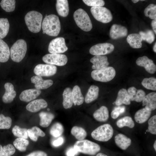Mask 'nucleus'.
I'll return each mask as SVG.
<instances>
[{
  "instance_id": "nucleus-39",
  "label": "nucleus",
  "mask_w": 156,
  "mask_h": 156,
  "mask_svg": "<svg viewBox=\"0 0 156 156\" xmlns=\"http://www.w3.org/2000/svg\"><path fill=\"white\" fill-rule=\"evenodd\" d=\"M64 131L62 125L59 122H56L51 127L50 130L51 135L55 137H57L61 135Z\"/></svg>"
},
{
  "instance_id": "nucleus-9",
  "label": "nucleus",
  "mask_w": 156,
  "mask_h": 156,
  "mask_svg": "<svg viewBox=\"0 0 156 156\" xmlns=\"http://www.w3.org/2000/svg\"><path fill=\"white\" fill-rule=\"evenodd\" d=\"M68 49L65 39L63 37H58L52 40L50 42L48 50L51 54H59L64 53Z\"/></svg>"
},
{
  "instance_id": "nucleus-5",
  "label": "nucleus",
  "mask_w": 156,
  "mask_h": 156,
  "mask_svg": "<svg viewBox=\"0 0 156 156\" xmlns=\"http://www.w3.org/2000/svg\"><path fill=\"white\" fill-rule=\"evenodd\" d=\"M114 130L112 126L109 124L101 125L93 131L92 137L94 140L101 142H107L112 137Z\"/></svg>"
},
{
  "instance_id": "nucleus-15",
  "label": "nucleus",
  "mask_w": 156,
  "mask_h": 156,
  "mask_svg": "<svg viewBox=\"0 0 156 156\" xmlns=\"http://www.w3.org/2000/svg\"><path fill=\"white\" fill-rule=\"evenodd\" d=\"M93 64L92 68L94 70H98L108 66L109 63L107 57L105 56L95 55L90 60Z\"/></svg>"
},
{
  "instance_id": "nucleus-10",
  "label": "nucleus",
  "mask_w": 156,
  "mask_h": 156,
  "mask_svg": "<svg viewBox=\"0 0 156 156\" xmlns=\"http://www.w3.org/2000/svg\"><path fill=\"white\" fill-rule=\"evenodd\" d=\"M44 62L48 64L63 66L67 63L68 58L66 55L60 54H48L42 58Z\"/></svg>"
},
{
  "instance_id": "nucleus-46",
  "label": "nucleus",
  "mask_w": 156,
  "mask_h": 156,
  "mask_svg": "<svg viewBox=\"0 0 156 156\" xmlns=\"http://www.w3.org/2000/svg\"><path fill=\"white\" fill-rule=\"evenodd\" d=\"M125 107L124 106H118L115 107L112 111L111 115L112 118L113 119H116L121 114L125 111Z\"/></svg>"
},
{
  "instance_id": "nucleus-38",
  "label": "nucleus",
  "mask_w": 156,
  "mask_h": 156,
  "mask_svg": "<svg viewBox=\"0 0 156 156\" xmlns=\"http://www.w3.org/2000/svg\"><path fill=\"white\" fill-rule=\"evenodd\" d=\"M16 1L14 0H2L0 3L3 9L7 12L13 11L15 9Z\"/></svg>"
},
{
  "instance_id": "nucleus-34",
  "label": "nucleus",
  "mask_w": 156,
  "mask_h": 156,
  "mask_svg": "<svg viewBox=\"0 0 156 156\" xmlns=\"http://www.w3.org/2000/svg\"><path fill=\"white\" fill-rule=\"evenodd\" d=\"M10 24L7 18H0V39L5 38L8 34Z\"/></svg>"
},
{
  "instance_id": "nucleus-43",
  "label": "nucleus",
  "mask_w": 156,
  "mask_h": 156,
  "mask_svg": "<svg viewBox=\"0 0 156 156\" xmlns=\"http://www.w3.org/2000/svg\"><path fill=\"white\" fill-rule=\"evenodd\" d=\"M12 123L11 118L5 116L2 114H0V129H8L11 127Z\"/></svg>"
},
{
  "instance_id": "nucleus-22",
  "label": "nucleus",
  "mask_w": 156,
  "mask_h": 156,
  "mask_svg": "<svg viewBox=\"0 0 156 156\" xmlns=\"http://www.w3.org/2000/svg\"><path fill=\"white\" fill-rule=\"evenodd\" d=\"M114 140L117 146L123 150H126L131 143V140L129 138L121 133L115 136Z\"/></svg>"
},
{
  "instance_id": "nucleus-1",
  "label": "nucleus",
  "mask_w": 156,
  "mask_h": 156,
  "mask_svg": "<svg viewBox=\"0 0 156 156\" xmlns=\"http://www.w3.org/2000/svg\"><path fill=\"white\" fill-rule=\"evenodd\" d=\"M41 27L43 34H46L50 36H57L61 29L59 17L54 14H46L42 22Z\"/></svg>"
},
{
  "instance_id": "nucleus-55",
  "label": "nucleus",
  "mask_w": 156,
  "mask_h": 156,
  "mask_svg": "<svg viewBox=\"0 0 156 156\" xmlns=\"http://www.w3.org/2000/svg\"><path fill=\"white\" fill-rule=\"evenodd\" d=\"M153 50L155 53H156V43H155L153 47Z\"/></svg>"
},
{
  "instance_id": "nucleus-40",
  "label": "nucleus",
  "mask_w": 156,
  "mask_h": 156,
  "mask_svg": "<svg viewBox=\"0 0 156 156\" xmlns=\"http://www.w3.org/2000/svg\"><path fill=\"white\" fill-rule=\"evenodd\" d=\"M142 85L147 89L156 90V79L154 77L145 78L142 82Z\"/></svg>"
},
{
  "instance_id": "nucleus-47",
  "label": "nucleus",
  "mask_w": 156,
  "mask_h": 156,
  "mask_svg": "<svg viewBox=\"0 0 156 156\" xmlns=\"http://www.w3.org/2000/svg\"><path fill=\"white\" fill-rule=\"evenodd\" d=\"M83 2L88 6L102 7L105 5V2L103 0H83Z\"/></svg>"
},
{
  "instance_id": "nucleus-16",
  "label": "nucleus",
  "mask_w": 156,
  "mask_h": 156,
  "mask_svg": "<svg viewBox=\"0 0 156 156\" xmlns=\"http://www.w3.org/2000/svg\"><path fill=\"white\" fill-rule=\"evenodd\" d=\"M31 80L32 83L34 84L36 89L38 90L47 89L51 86L53 83L52 80H44L41 76L39 75L32 77Z\"/></svg>"
},
{
  "instance_id": "nucleus-45",
  "label": "nucleus",
  "mask_w": 156,
  "mask_h": 156,
  "mask_svg": "<svg viewBox=\"0 0 156 156\" xmlns=\"http://www.w3.org/2000/svg\"><path fill=\"white\" fill-rule=\"evenodd\" d=\"M148 131L152 134H156V116L151 117L148 121Z\"/></svg>"
},
{
  "instance_id": "nucleus-30",
  "label": "nucleus",
  "mask_w": 156,
  "mask_h": 156,
  "mask_svg": "<svg viewBox=\"0 0 156 156\" xmlns=\"http://www.w3.org/2000/svg\"><path fill=\"white\" fill-rule=\"evenodd\" d=\"M10 55V50L8 45L3 40L0 39V62H7Z\"/></svg>"
},
{
  "instance_id": "nucleus-24",
  "label": "nucleus",
  "mask_w": 156,
  "mask_h": 156,
  "mask_svg": "<svg viewBox=\"0 0 156 156\" xmlns=\"http://www.w3.org/2000/svg\"><path fill=\"white\" fill-rule=\"evenodd\" d=\"M115 103L118 106L122 104L129 105L131 104V100L126 89L122 88L119 91Z\"/></svg>"
},
{
  "instance_id": "nucleus-29",
  "label": "nucleus",
  "mask_w": 156,
  "mask_h": 156,
  "mask_svg": "<svg viewBox=\"0 0 156 156\" xmlns=\"http://www.w3.org/2000/svg\"><path fill=\"white\" fill-rule=\"evenodd\" d=\"M99 92V88L97 86L94 85L90 86L85 97V102L89 103L97 99Z\"/></svg>"
},
{
  "instance_id": "nucleus-2",
  "label": "nucleus",
  "mask_w": 156,
  "mask_h": 156,
  "mask_svg": "<svg viewBox=\"0 0 156 156\" xmlns=\"http://www.w3.org/2000/svg\"><path fill=\"white\" fill-rule=\"evenodd\" d=\"M43 16L40 12L32 10L28 12L25 17V23L29 30L33 33L41 30Z\"/></svg>"
},
{
  "instance_id": "nucleus-57",
  "label": "nucleus",
  "mask_w": 156,
  "mask_h": 156,
  "mask_svg": "<svg viewBox=\"0 0 156 156\" xmlns=\"http://www.w3.org/2000/svg\"><path fill=\"white\" fill-rule=\"evenodd\" d=\"M3 147L0 144V156H1V153Z\"/></svg>"
},
{
  "instance_id": "nucleus-54",
  "label": "nucleus",
  "mask_w": 156,
  "mask_h": 156,
  "mask_svg": "<svg viewBox=\"0 0 156 156\" xmlns=\"http://www.w3.org/2000/svg\"><path fill=\"white\" fill-rule=\"evenodd\" d=\"M96 156H108L103 153H98L96 155Z\"/></svg>"
},
{
  "instance_id": "nucleus-33",
  "label": "nucleus",
  "mask_w": 156,
  "mask_h": 156,
  "mask_svg": "<svg viewBox=\"0 0 156 156\" xmlns=\"http://www.w3.org/2000/svg\"><path fill=\"white\" fill-rule=\"evenodd\" d=\"M116 124L119 128L127 127L130 128H133L135 123L132 118L129 116H125L118 120Z\"/></svg>"
},
{
  "instance_id": "nucleus-56",
  "label": "nucleus",
  "mask_w": 156,
  "mask_h": 156,
  "mask_svg": "<svg viewBox=\"0 0 156 156\" xmlns=\"http://www.w3.org/2000/svg\"><path fill=\"white\" fill-rule=\"evenodd\" d=\"M153 147L154 148V149L155 151H156V140L155 141L154 144H153Z\"/></svg>"
},
{
  "instance_id": "nucleus-19",
  "label": "nucleus",
  "mask_w": 156,
  "mask_h": 156,
  "mask_svg": "<svg viewBox=\"0 0 156 156\" xmlns=\"http://www.w3.org/2000/svg\"><path fill=\"white\" fill-rule=\"evenodd\" d=\"M48 105L47 102L44 99H40L34 100L29 102L26 106V109L31 112L39 111L41 109L46 108Z\"/></svg>"
},
{
  "instance_id": "nucleus-11",
  "label": "nucleus",
  "mask_w": 156,
  "mask_h": 156,
  "mask_svg": "<svg viewBox=\"0 0 156 156\" xmlns=\"http://www.w3.org/2000/svg\"><path fill=\"white\" fill-rule=\"evenodd\" d=\"M114 45L109 43H99L92 47L90 53L93 55H104L112 53L114 49Z\"/></svg>"
},
{
  "instance_id": "nucleus-52",
  "label": "nucleus",
  "mask_w": 156,
  "mask_h": 156,
  "mask_svg": "<svg viewBox=\"0 0 156 156\" xmlns=\"http://www.w3.org/2000/svg\"><path fill=\"white\" fill-rule=\"evenodd\" d=\"M27 133L28 136L31 140L34 142L37 141L38 138L34 135L31 129H27Z\"/></svg>"
},
{
  "instance_id": "nucleus-44",
  "label": "nucleus",
  "mask_w": 156,
  "mask_h": 156,
  "mask_svg": "<svg viewBox=\"0 0 156 156\" xmlns=\"http://www.w3.org/2000/svg\"><path fill=\"white\" fill-rule=\"evenodd\" d=\"M15 149L12 145L8 144L3 147L1 156H11L15 152Z\"/></svg>"
},
{
  "instance_id": "nucleus-6",
  "label": "nucleus",
  "mask_w": 156,
  "mask_h": 156,
  "mask_svg": "<svg viewBox=\"0 0 156 156\" xmlns=\"http://www.w3.org/2000/svg\"><path fill=\"white\" fill-rule=\"evenodd\" d=\"M73 17L77 26L86 31H90L92 28L90 18L87 12L83 9L79 8L73 14Z\"/></svg>"
},
{
  "instance_id": "nucleus-53",
  "label": "nucleus",
  "mask_w": 156,
  "mask_h": 156,
  "mask_svg": "<svg viewBox=\"0 0 156 156\" xmlns=\"http://www.w3.org/2000/svg\"><path fill=\"white\" fill-rule=\"evenodd\" d=\"M151 25L155 33L156 34V18L153 19L151 23Z\"/></svg>"
},
{
  "instance_id": "nucleus-41",
  "label": "nucleus",
  "mask_w": 156,
  "mask_h": 156,
  "mask_svg": "<svg viewBox=\"0 0 156 156\" xmlns=\"http://www.w3.org/2000/svg\"><path fill=\"white\" fill-rule=\"evenodd\" d=\"M13 135L18 138L27 139L28 138L27 129L25 128H21L17 125H15L12 129Z\"/></svg>"
},
{
  "instance_id": "nucleus-25",
  "label": "nucleus",
  "mask_w": 156,
  "mask_h": 156,
  "mask_svg": "<svg viewBox=\"0 0 156 156\" xmlns=\"http://www.w3.org/2000/svg\"><path fill=\"white\" fill-rule=\"evenodd\" d=\"M56 7L58 14L60 16L66 17L69 12V5L67 0H57Z\"/></svg>"
},
{
  "instance_id": "nucleus-21",
  "label": "nucleus",
  "mask_w": 156,
  "mask_h": 156,
  "mask_svg": "<svg viewBox=\"0 0 156 156\" xmlns=\"http://www.w3.org/2000/svg\"><path fill=\"white\" fill-rule=\"evenodd\" d=\"M127 92L131 101L140 102L146 96L145 92L142 89L137 90L134 87H131L127 90Z\"/></svg>"
},
{
  "instance_id": "nucleus-26",
  "label": "nucleus",
  "mask_w": 156,
  "mask_h": 156,
  "mask_svg": "<svg viewBox=\"0 0 156 156\" xmlns=\"http://www.w3.org/2000/svg\"><path fill=\"white\" fill-rule=\"evenodd\" d=\"M127 41L130 46L133 48L139 49L142 47V40L139 34H130L127 37Z\"/></svg>"
},
{
  "instance_id": "nucleus-28",
  "label": "nucleus",
  "mask_w": 156,
  "mask_h": 156,
  "mask_svg": "<svg viewBox=\"0 0 156 156\" xmlns=\"http://www.w3.org/2000/svg\"><path fill=\"white\" fill-rule=\"evenodd\" d=\"M151 111L146 109L145 108L138 110L135 113L134 118L138 123L142 124L146 121L150 117Z\"/></svg>"
},
{
  "instance_id": "nucleus-49",
  "label": "nucleus",
  "mask_w": 156,
  "mask_h": 156,
  "mask_svg": "<svg viewBox=\"0 0 156 156\" xmlns=\"http://www.w3.org/2000/svg\"><path fill=\"white\" fill-rule=\"evenodd\" d=\"M25 156H47V155L44 151H37L32 152Z\"/></svg>"
},
{
  "instance_id": "nucleus-17",
  "label": "nucleus",
  "mask_w": 156,
  "mask_h": 156,
  "mask_svg": "<svg viewBox=\"0 0 156 156\" xmlns=\"http://www.w3.org/2000/svg\"><path fill=\"white\" fill-rule=\"evenodd\" d=\"M41 92L40 90L36 89H31L25 90L20 94V100L24 102H28L37 98Z\"/></svg>"
},
{
  "instance_id": "nucleus-35",
  "label": "nucleus",
  "mask_w": 156,
  "mask_h": 156,
  "mask_svg": "<svg viewBox=\"0 0 156 156\" xmlns=\"http://www.w3.org/2000/svg\"><path fill=\"white\" fill-rule=\"evenodd\" d=\"M71 133L76 139L79 140H83L87 135L86 131L83 128L77 126L72 127Z\"/></svg>"
},
{
  "instance_id": "nucleus-14",
  "label": "nucleus",
  "mask_w": 156,
  "mask_h": 156,
  "mask_svg": "<svg viewBox=\"0 0 156 156\" xmlns=\"http://www.w3.org/2000/svg\"><path fill=\"white\" fill-rule=\"evenodd\" d=\"M127 34L128 30L126 27L114 24L110 28L109 36L111 39L116 40L126 36Z\"/></svg>"
},
{
  "instance_id": "nucleus-12",
  "label": "nucleus",
  "mask_w": 156,
  "mask_h": 156,
  "mask_svg": "<svg viewBox=\"0 0 156 156\" xmlns=\"http://www.w3.org/2000/svg\"><path fill=\"white\" fill-rule=\"evenodd\" d=\"M57 71V68L54 65L40 64L35 67L34 71L36 75L49 77L54 75Z\"/></svg>"
},
{
  "instance_id": "nucleus-4",
  "label": "nucleus",
  "mask_w": 156,
  "mask_h": 156,
  "mask_svg": "<svg viewBox=\"0 0 156 156\" xmlns=\"http://www.w3.org/2000/svg\"><path fill=\"white\" fill-rule=\"evenodd\" d=\"M27 51V44L25 40L19 39L12 46L10 50V57L14 62H20L24 57Z\"/></svg>"
},
{
  "instance_id": "nucleus-32",
  "label": "nucleus",
  "mask_w": 156,
  "mask_h": 156,
  "mask_svg": "<svg viewBox=\"0 0 156 156\" xmlns=\"http://www.w3.org/2000/svg\"><path fill=\"white\" fill-rule=\"evenodd\" d=\"M72 94L73 103L75 105H79L83 104L84 101V98L81 89L78 86L76 85L74 87Z\"/></svg>"
},
{
  "instance_id": "nucleus-58",
  "label": "nucleus",
  "mask_w": 156,
  "mask_h": 156,
  "mask_svg": "<svg viewBox=\"0 0 156 156\" xmlns=\"http://www.w3.org/2000/svg\"><path fill=\"white\" fill-rule=\"evenodd\" d=\"M139 0H132L131 1L134 3H136L139 1Z\"/></svg>"
},
{
  "instance_id": "nucleus-3",
  "label": "nucleus",
  "mask_w": 156,
  "mask_h": 156,
  "mask_svg": "<svg viewBox=\"0 0 156 156\" xmlns=\"http://www.w3.org/2000/svg\"><path fill=\"white\" fill-rule=\"evenodd\" d=\"M73 147L78 152L91 155H95L101 149L99 144L87 140L77 141Z\"/></svg>"
},
{
  "instance_id": "nucleus-59",
  "label": "nucleus",
  "mask_w": 156,
  "mask_h": 156,
  "mask_svg": "<svg viewBox=\"0 0 156 156\" xmlns=\"http://www.w3.org/2000/svg\"><path fill=\"white\" fill-rule=\"evenodd\" d=\"M47 110H48V111H49V110H50V109H49V108H48V109H47Z\"/></svg>"
},
{
  "instance_id": "nucleus-42",
  "label": "nucleus",
  "mask_w": 156,
  "mask_h": 156,
  "mask_svg": "<svg viewBox=\"0 0 156 156\" xmlns=\"http://www.w3.org/2000/svg\"><path fill=\"white\" fill-rule=\"evenodd\" d=\"M144 13L145 16L150 19L156 18V5L153 3L150 4L145 9Z\"/></svg>"
},
{
  "instance_id": "nucleus-37",
  "label": "nucleus",
  "mask_w": 156,
  "mask_h": 156,
  "mask_svg": "<svg viewBox=\"0 0 156 156\" xmlns=\"http://www.w3.org/2000/svg\"><path fill=\"white\" fill-rule=\"evenodd\" d=\"M139 34L142 40L146 41L149 44H151L155 40V34L151 30L148 29L145 31H140Z\"/></svg>"
},
{
  "instance_id": "nucleus-7",
  "label": "nucleus",
  "mask_w": 156,
  "mask_h": 156,
  "mask_svg": "<svg viewBox=\"0 0 156 156\" xmlns=\"http://www.w3.org/2000/svg\"><path fill=\"white\" fill-rule=\"evenodd\" d=\"M116 74L114 68L112 66H108L102 69L93 70L91 76L92 78L95 81L106 82L113 79Z\"/></svg>"
},
{
  "instance_id": "nucleus-18",
  "label": "nucleus",
  "mask_w": 156,
  "mask_h": 156,
  "mask_svg": "<svg viewBox=\"0 0 156 156\" xmlns=\"http://www.w3.org/2000/svg\"><path fill=\"white\" fill-rule=\"evenodd\" d=\"M5 89V92L2 97V100L5 103L12 102L16 95V92L14 90V87L11 83L7 82L4 86Z\"/></svg>"
},
{
  "instance_id": "nucleus-8",
  "label": "nucleus",
  "mask_w": 156,
  "mask_h": 156,
  "mask_svg": "<svg viewBox=\"0 0 156 156\" xmlns=\"http://www.w3.org/2000/svg\"><path fill=\"white\" fill-rule=\"evenodd\" d=\"M94 17L97 21L103 23H107L112 20L113 16L110 11L103 7H93L90 9Z\"/></svg>"
},
{
  "instance_id": "nucleus-31",
  "label": "nucleus",
  "mask_w": 156,
  "mask_h": 156,
  "mask_svg": "<svg viewBox=\"0 0 156 156\" xmlns=\"http://www.w3.org/2000/svg\"><path fill=\"white\" fill-rule=\"evenodd\" d=\"M39 116L40 118V125L43 127H48L54 118V116L53 114L45 112L40 113Z\"/></svg>"
},
{
  "instance_id": "nucleus-51",
  "label": "nucleus",
  "mask_w": 156,
  "mask_h": 156,
  "mask_svg": "<svg viewBox=\"0 0 156 156\" xmlns=\"http://www.w3.org/2000/svg\"><path fill=\"white\" fill-rule=\"evenodd\" d=\"M79 152L73 147L69 149L66 152L67 156H75Z\"/></svg>"
},
{
  "instance_id": "nucleus-27",
  "label": "nucleus",
  "mask_w": 156,
  "mask_h": 156,
  "mask_svg": "<svg viewBox=\"0 0 156 156\" xmlns=\"http://www.w3.org/2000/svg\"><path fill=\"white\" fill-rule=\"evenodd\" d=\"M72 90L70 88H66L64 90L63 94V101L62 104L65 109L70 108L73 103L72 94Z\"/></svg>"
},
{
  "instance_id": "nucleus-23",
  "label": "nucleus",
  "mask_w": 156,
  "mask_h": 156,
  "mask_svg": "<svg viewBox=\"0 0 156 156\" xmlns=\"http://www.w3.org/2000/svg\"><path fill=\"white\" fill-rule=\"evenodd\" d=\"M94 119L100 122H105L109 118V112L107 108L103 106L96 110L93 114Z\"/></svg>"
},
{
  "instance_id": "nucleus-60",
  "label": "nucleus",
  "mask_w": 156,
  "mask_h": 156,
  "mask_svg": "<svg viewBox=\"0 0 156 156\" xmlns=\"http://www.w3.org/2000/svg\"><path fill=\"white\" fill-rule=\"evenodd\" d=\"M140 1H145V0H141Z\"/></svg>"
},
{
  "instance_id": "nucleus-20",
  "label": "nucleus",
  "mask_w": 156,
  "mask_h": 156,
  "mask_svg": "<svg viewBox=\"0 0 156 156\" xmlns=\"http://www.w3.org/2000/svg\"><path fill=\"white\" fill-rule=\"evenodd\" d=\"M142 106L147 110L151 111L156 108V93L151 92L146 95L142 101Z\"/></svg>"
},
{
  "instance_id": "nucleus-48",
  "label": "nucleus",
  "mask_w": 156,
  "mask_h": 156,
  "mask_svg": "<svg viewBox=\"0 0 156 156\" xmlns=\"http://www.w3.org/2000/svg\"><path fill=\"white\" fill-rule=\"evenodd\" d=\"M31 129L34 135L38 138L39 136L44 137L45 135V133L37 126L33 127Z\"/></svg>"
},
{
  "instance_id": "nucleus-36",
  "label": "nucleus",
  "mask_w": 156,
  "mask_h": 156,
  "mask_svg": "<svg viewBox=\"0 0 156 156\" xmlns=\"http://www.w3.org/2000/svg\"><path fill=\"white\" fill-rule=\"evenodd\" d=\"M13 144L15 147L19 151L24 152L26 150L29 142L26 139L18 138L14 140Z\"/></svg>"
},
{
  "instance_id": "nucleus-13",
  "label": "nucleus",
  "mask_w": 156,
  "mask_h": 156,
  "mask_svg": "<svg viewBox=\"0 0 156 156\" xmlns=\"http://www.w3.org/2000/svg\"><path fill=\"white\" fill-rule=\"evenodd\" d=\"M136 63L138 65L144 67L146 71L149 73L153 74L156 71V66L153 61L147 57L144 56L138 58Z\"/></svg>"
},
{
  "instance_id": "nucleus-50",
  "label": "nucleus",
  "mask_w": 156,
  "mask_h": 156,
  "mask_svg": "<svg viewBox=\"0 0 156 156\" xmlns=\"http://www.w3.org/2000/svg\"><path fill=\"white\" fill-rule=\"evenodd\" d=\"M64 142V138L62 137H60L54 140L52 142V144L54 146L57 147L62 144Z\"/></svg>"
}]
</instances>
